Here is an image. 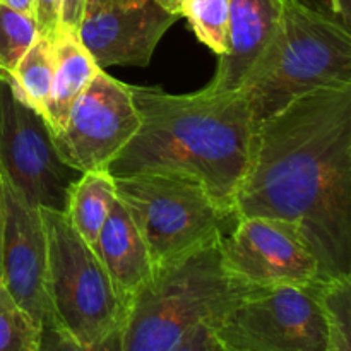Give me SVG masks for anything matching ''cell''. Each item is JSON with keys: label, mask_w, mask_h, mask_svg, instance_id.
Returning a JSON list of instances; mask_svg holds the SVG:
<instances>
[{"label": "cell", "mask_w": 351, "mask_h": 351, "mask_svg": "<svg viewBox=\"0 0 351 351\" xmlns=\"http://www.w3.org/2000/svg\"><path fill=\"white\" fill-rule=\"evenodd\" d=\"M232 211L297 223L322 281L351 276V84L314 89L256 123Z\"/></svg>", "instance_id": "1"}, {"label": "cell", "mask_w": 351, "mask_h": 351, "mask_svg": "<svg viewBox=\"0 0 351 351\" xmlns=\"http://www.w3.org/2000/svg\"><path fill=\"white\" fill-rule=\"evenodd\" d=\"M141 117L136 136L112 161V177L180 173L201 182L233 216L235 192L252 146V110L242 91L170 95L160 88L130 86Z\"/></svg>", "instance_id": "2"}, {"label": "cell", "mask_w": 351, "mask_h": 351, "mask_svg": "<svg viewBox=\"0 0 351 351\" xmlns=\"http://www.w3.org/2000/svg\"><path fill=\"white\" fill-rule=\"evenodd\" d=\"M351 84V36L346 24L302 0H283L276 36L239 91L261 122L319 88Z\"/></svg>", "instance_id": "3"}, {"label": "cell", "mask_w": 351, "mask_h": 351, "mask_svg": "<svg viewBox=\"0 0 351 351\" xmlns=\"http://www.w3.org/2000/svg\"><path fill=\"white\" fill-rule=\"evenodd\" d=\"M247 290L223 271L219 242L153 271L127 307L122 351H173Z\"/></svg>", "instance_id": "4"}, {"label": "cell", "mask_w": 351, "mask_h": 351, "mask_svg": "<svg viewBox=\"0 0 351 351\" xmlns=\"http://www.w3.org/2000/svg\"><path fill=\"white\" fill-rule=\"evenodd\" d=\"M117 197L136 221L153 271L171 266L223 239L235 218L195 178L180 173L113 177Z\"/></svg>", "instance_id": "5"}, {"label": "cell", "mask_w": 351, "mask_h": 351, "mask_svg": "<svg viewBox=\"0 0 351 351\" xmlns=\"http://www.w3.org/2000/svg\"><path fill=\"white\" fill-rule=\"evenodd\" d=\"M47 235L50 317L77 341L99 343L122 329L127 307L91 245L62 211L40 208Z\"/></svg>", "instance_id": "6"}, {"label": "cell", "mask_w": 351, "mask_h": 351, "mask_svg": "<svg viewBox=\"0 0 351 351\" xmlns=\"http://www.w3.org/2000/svg\"><path fill=\"white\" fill-rule=\"evenodd\" d=\"M321 285L249 288L206 324L209 338L223 351H326Z\"/></svg>", "instance_id": "7"}, {"label": "cell", "mask_w": 351, "mask_h": 351, "mask_svg": "<svg viewBox=\"0 0 351 351\" xmlns=\"http://www.w3.org/2000/svg\"><path fill=\"white\" fill-rule=\"evenodd\" d=\"M0 173L36 208L65 213L79 173L62 161L40 113L0 79Z\"/></svg>", "instance_id": "8"}, {"label": "cell", "mask_w": 351, "mask_h": 351, "mask_svg": "<svg viewBox=\"0 0 351 351\" xmlns=\"http://www.w3.org/2000/svg\"><path fill=\"white\" fill-rule=\"evenodd\" d=\"M223 271L249 288L307 287L319 283L321 267L297 223L271 216L237 219L219 240Z\"/></svg>", "instance_id": "9"}, {"label": "cell", "mask_w": 351, "mask_h": 351, "mask_svg": "<svg viewBox=\"0 0 351 351\" xmlns=\"http://www.w3.org/2000/svg\"><path fill=\"white\" fill-rule=\"evenodd\" d=\"M141 127L129 84L99 69L51 134L62 161L77 173L108 170Z\"/></svg>", "instance_id": "10"}, {"label": "cell", "mask_w": 351, "mask_h": 351, "mask_svg": "<svg viewBox=\"0 0 351 351\" xmlns=\"http://www.w3.org/2000/svg\"><path fill=\"white\" fill-rule=\"evenodd\" d=\"M2 285L41 326L50 317L47 295V235L40 208L31 204L2 173Z\"/></svg>", "instance_id": "11"}, {"label": "cell", "mask_w": 351, "mask_h": 351, "mask_svg": "<svg viewBox=\"0 0 351 351\" xmlns=\"http://www.w3.org/2000/svg\"><path fill=\"white\" fill-rule=\"evenodd\" d=\"M182 16L156 0L136 5L112 3L82 16L77 36L99 69L112 65L146 67L168 29Z\"/></svg>", "instance_id": "12"}, {"label": "cell", "mask_w": 351, "mask_h": 351, "mask_svg": "<svg viewBox=\"0 0 351 351\" xmlns=\"http://www.w3.org/2000/svg\"><path fill=\"white\" fill-rule=\"evenodd\" d=\"M283 12V0H230V43L206 89L239 91L273 38Z\"/></svg>", "instance_id": "13"}, {"label": "cell", "mask_w": 351, "mask_h": 351, "mask_svg": "<svg viewBox=\"0 0 351 351\" xmlns=\"http://www.w3.org/2000/svg\"><path fill=\"white\" fill-rule=\"evenodd\" d=\"M93 250L105 266L117 295L125 307L153 274L146 242L127 206L115 197Z\"/></svg>", "instance_id": "14"}, {"label": "cell", "mask_w": 351, "mask_h": 351, "mask_svg": "<svg viewBox=\"0 0 351 351\" xmlns=\"http://www.w3.org/2000/svg\"><path fill=\"white\" fill-rule=\"evenodd\" d=\"M53 51V79L50 98L45 112V122L51 134L58 132L65 123L74 99L81 95L99 67L82 47L77 31L62 26L50 40Z\"/></svg>", "instance_id": "15"}, {"label": "cell", "mask_w": 351, "mask_h": 351, "mask_svg": "<svg viewBox=\"0 0 351 351\" xmlns=\"http://www.w3.org/2000/svg\"><path fill=\"white\" fill-rule=\"evenodd\" d=\"M115 197V182L108 170L79 173L77 180L72 184L65 216L88 245H93L98 239Z\"/></svg>", "instance_id": "16"}, {"label": "cell", "mask_w": 351, "mask_h": 351, "mask_svg": "<svg viewBox=\"0 0 351 351\" xmlns=\"http://www.w3.org/2000/svg\"><path fill=\"white\" fill-rule=\"evenodd\" d=\"M53 69L55 62L50 40L38 36L17 62L10 77L5 79L14 93L34 112L40 113L43 120L50 98Z\"/></svg>", "instance_id": "17"}, {"label": "cell", "mask_w": 351, "mask_h": 351, "mask_svg": "<svg viewBox=\"0 0 351 351\" xmlns=\"http://www.w3.org/2000/svg\"><path fill=\"white\" fill-rule=\"evenodd\" d=\"M180 16L187 17L201 43L219 57L230 43V0H182Z\"/></svg>", "instance_id": "18"}, {"label": "cell", "mask_w": 351, "mask_h": 351, "mask_svg": "<svg viewBox=\"0 0 351 351\" xmlns=\"http://www.w3.org/2000/svg\"><path fill=\"white\" fill-rule=\"evenodd\" d=\"M321 304L328 329L326 351H351V276L322 281Z\"/></svg>", "instance_id": "19"}, {"label": "cell", "mask_w": 351, "mask_h": 351, "mask_svg": "<svg viewBox=\"0 0 351 351\" xmlns=\"http://www.w3.org/2000/svg\"><path fill=\"white\" fill-rule=\"evenodd\" d=\"M38 38L33 16L0 0V79H9L14 67Z\"/></svg>", "instance_id": "20"}, {"label": "cell", "mask_w": 351, "mask_h": 351, "mask_svg": "<svg viewBox=\"0 0 351 351\" xmlns=\"http://www.w3.org/2000/svg\"><path fill=\"white\" fill-rule=\"evenodd\" d=\"M40 328L0 283V351H38Z\"/></svg>", "instance_id": "21"}, {"label": "cell", "mask_w": 351, "mask_h": 351, "mask_svg": "<svg viewBox=\"0 0 351 351\" xmlns=\"http://www.w3.org/2000/svg\"><path fill=\"white\" fill-rule=\"evenodd\" d=\"M38 351H122V329H117L103 341L84 345L65 332L51 317L41 322Z\"/></svg>", "instance_id": "22"}, {"label": "cell", "mask_w": 351, "mask_h": 351, "mask_svg": "<svg viewBox=\"0 0 351 351\" xmlns=\"http://www.w3.org/2000/svg\"><path fill=\"white\" fill-rule=\"evenodd\" d=\"M64 0H33V19L38 36L51 40L62 27Z\"/></svg>", "instance_id": "23"}, {"label": "cell", "mask_w": 351, "mask_h": 351, "mask_svg": "<svg viewBox=\"0 0 351 351\" xmlns=\"http://www.w3.org/2000/svg\"><path fill=\"white\" fill-rule=\"evenodd\" d=\"M209 343H211V339H209L208 328H206V324H201L194 331L189 332L184 341L173 351H209Z\"/></svg>", "instance_id": "24"}, {"label": "cell", "mask_w": 351, "mask_h": 351, "mask_svg": "<svg viewBox=\"0 0 351 351\" xmlns=\"http://www.w3.org/2000/svg\"><path fill=\"white\" fill-rule=\"evenodd\" d=\"M86 0H64L62 7V26L72 31H77L84 16Z\"/></svg>", "instance_id": "25"}, {"label": "cell", "mask_w": 351, "mask_h": 351, "mask_svg": "<svg viewBox=\"0 0 351 351\" xmlns=\"http://www.w3.org/2000/svg\"><path fill=\"white\" fill-rule=\"evenodd\" d=\"M3 191H2V177H0V283H2V239H3Z\"/></svg>", "instance_id": "26"}, {"label": "cell", "mask_w": 351, "mask_h": 351, "mask_svg": "<svg viewBox=\"0 0 351 351\" xmlns=\"http://www.w3.org/2000/svg\"><path fill=\"white\" fill-rule=\"evenodd\" d=\"M3 2L9 3L14 9L21 10V12L33 16V0H3Z\"/></svg>", "instance_id": "27"}, {"label": "cell", "mask_w": 351, "mask_h": 351, "mask_svg": "<svg viewBox=\"0 0 351 351\" xmlns=\"http://www.w3.org/2000/svg\"><path fill=\"white\" fill-rule=\"evenodd\" d=\"M115 3V0H86V7H84V14L95 12V10L105 9V7L112 5Z\"/></svg>", "instance_id": "28"}, {"label": "cell", "mask_w": 351, "mask_h": 351, "mask_svg": "<svg viewBox=\"0 0 351 351\" xmlns=\"http://www.w3.org/2000/svg\"><path fill=\"white\" fill-rule=\"evenodd\" d=\"M156 2L160 3L161 7H165L167 10H170V12H175L180 16V12H178V7H180L182 0H156Z\"/></svg>", "instance_id": "29"}, {"label": "cell", "mask_w": 351, "mask_h": 351, "mask_svg": "<svg viewBox=\"0 0 351 351\" xmlns=\"http://www.w3.org/2000/svg\"><path fill=\"white\" fill-rule=\"evenodd\" d=\"M329 2H331L332 10H335L336 14H341L343 12V0H329Z\"/></svg>", "instance_id": "30"}, {"label": "cell", "mask_w": 351, "mask_h": 351, "mask_svg": "<svg viewBox=\"0 0 351 351\" xmlns=\"http://www.w3.org/2000/svg\"><path fill=\"white\" fill-rule=\"evenodd\" d=\"M141 2H144V0H115V3H120V5H136Z\"/></svg>", "instance_id": "31"}, {"label": "cell", "mask_w": 351, "mask_h": 351, "mask_svg": "<svg viewBox=\"0 0 351 351\" xmlns=\"http://www.w3.org/2000/svg\"><path fill=\"white\" fill-rule=\"evenodd\" d=\"M211 339V338H209ZM209 351H223L221 348H219L218 345H216V343H213V339H211V343H209Z\"/></svg>", "instance_id": "32"}]
</instances>
